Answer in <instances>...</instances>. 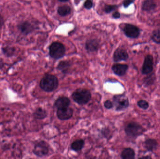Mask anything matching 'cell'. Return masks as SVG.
<instances>
[{"instance_id": "6da1fadb", "label": "cell", "mask_w": 160, "mask_h": 159, "mask_svg": "<svg viewBox=\"0 0 160 159\" xmlns=\"http://www.w3.org/2000/svg\"><path fill=\"white\" fill-rule=\"evenodd\" d=\"M40 87L44 92H52L56 90L59 86L58 78L53 75H45L41 79Z\"/></svg>"}, {"instance_id": "7a4b0ae2", "label": "cell", "mask_w": 160, "mask_h": 159, "mask_svg": "<svg viewBox=\"0 0 160 159\" xmlns=\"http://www.w3.org/2000/svg\"><path fill=\"white\" fill-rule=\"evenodd\" d=\"M72 97L78 104L85 105L91 100V94L88 90L79 88L73 93Z\"/></svg>"}, {"instance_id": "3957f363", "label": "cell", "mask_w": 160, "mask_h": 159, "mask_svg": "<svg viewBox=\"0 0 160 159\" xmlns=\"http://www.w3.org/2000/svg\"><path fill=\"white\" fill-rule=\"evenodd\" d=\"M124 131L128 137L135 138L145 132V129L138 123L131 122L125 126Z\"/></svg>"}, {"instance_id": "277c9868", "label": "cell", "mask_w": 160, "mask_h": 159, "mask_svg": "<svg viewBox=\"0 0 160 159\" xmlns=\"http://www.w3.org/2000/svg\"><path fill=\"white\" fill-rule=\"evenodd\" d=\"M66 52L65 46L62 43L58 42H53L49 47L51 57L55 59H59L64 56Z\"/></svg>"}, {"instance_id": "5b68a950", "label": "cell", "mask_w": 160, "mask_h": 159, "mask_svg": "<svg viewBox=\"0 0 160 159\" xmlns=\"http://www.w3.org/2000/svg\"><path fill=\"white\" fill-rule=\"evenodd\" d=\"M113 104L116 111H124L129 107V101L125 95H116L113 97Z\"/></svg>"}, {"instance_id": "8992f818", "label": "cell", "mask_w": 160, "mask_h": 159, "mask_svg": "<svg viewBox=\"0 0 160 159\" xmlns=\"http://www.w3.org/2000/svg\"><path fill=\"white\" fill-rule=\"evenodd\" d=\"M49 151V145L44 141H40L35 144L33 153L38 157H42L47 155Z\"/></svg>"}, {"instance_id": "52a82bcc", "label": "cell", "mask_w": 160, "mask_h": 159, "mask_svg": "<svg viewBox=\"0 0 160 159\" xmlns=\"http://www.w3.org/2000/svg\"><path fill=\"white\" fill-rule=\"evenodd\" d=\"M123 31L126 37L131 38H136L140 34L139 28L131 24H125L124 27Z\"/></svg>"}, {"instance_id": "ba28073f", "label": "cell", "mask_w": 160, "mask_h": 159, "mask_svg": "<svg viewBox=\"0 0 160 159\" xmlns=\"http://www.w3.org/2000/svg\"><path fill=\"white\" fill-rule=\"evenodd\" d=\"M153 57L151 55H147L145 57L142 67V74L144 75H148L150 74L153 70Z\"/></svg>"}, {"instance_id": "9c48e42d", "label": "cell", "mask_w": 160, "mask_h": 159, "mask_svg": "<svg viewBox=\"0 0 160 159\" xmlns=\"http://www.w3.org/2000/svg\"><path fill=\"white\" fill-rule=\"evenodd\" d=\"M73 113V109L69 106L59 108L57 111V117L61 121L70 119L72 117Z\"/></svg>"}, {"instance_id": "30bf717a", "label": "cell", "mask_w": 160, "mask_h": 159, "mask_svg": "<svg viewBox=\"0 0 160 159\" xmlns=\"http://www.w3.org/2000/svg\"><path fill=\"white\" fill-rule=\"evenodd\" d=\"M129 55L126 50L123 48L117 49L113 54V61L119 62L122 61H126L128 59Z\"/></svg>"}, {"instance_id": "8fae6325", "label": "cell", "mask_w": 160, "mask_h": 159, "mask_svg": "<svg viewBox=\"0 0 160 159\" xmlns=\"http://www.w3.org/2000/svg\"><path fill=\"white\" fill-rule=\"evenodd\" d=\"M128 66L126 64H115L112 66L114 74L119 76H123L126 74Z\"/></svg>"}, {"instance_id": "7c38bea8", "label": "cell", "mask_w": 160, "mask_h": 159, "mask_svg": "<svg viewBox=\"0 0 160 159\" xmlns=\"http://www.w3.org/2000/svg\"><path fill=\"white\" fill-rule=\"evenodd\" d=\"M71 101L69 98L66 97H59L56 100L55 102V106L58 109L63 108V107H68L70 105Z\"/></svg>"}, {"instance_id": "4fadbf2b", "label": "cell", "mask_w": 160, "mask_h": 159, "mask_svg": "<svg viewBox=\"0 0 160 159\" xmlns=\"http://www.w3.org/2000/svg\"><path fill=\"white\" fill-rule=\"evenodd\" d=\"M86 50L89 52L97 51L99 48V43L95 39H90L87 41L85 45Z\"/></svg>"}, {"instance_id": "5bb4252c", "label": "cell", "mask_w": 160, "mask_h": 159, "mask_svg": "<svg viewBox=\"0 0 160 159\" xmlns=\"http://www.w3.org/2000/svg\"><path fill=\"white\" fill-rule=\"evenodd\" d=\"M145 146L149 151L153 152L157 149L158 147V143L154 139H148L145 141Z\"/></svg>"}, {"instance_id": "9a60e30c", "label": "cell", "mask_w": 160, "mask_h": 159, "mask_svg": "<svg viewBox=\"0 0 160 159\" xmlns=\"http://www.w3.org/2000/svg\"><path fill=\"white\" fill-rule=\"evenodd\" d=\"M135 156V151L130 148L124 149L121 154V157L123 159H134Z\"/></svg>"}, {"instance_id": "2e32d148", "label": "cell", "mask_w": 160, "mask_h": 159, "mask_svg": "<svg viewBox=\"0 0 160 159\" xmlns=\"http://www.w3.org/2000/svg\"><path fill=\"white\" fill-rule=\"evenodd\" d=\"M156 7V4L153 0H145L142 5V9L144 11H149L154 10Z\"/></svg>"}, {"instance_id": "e0dca14e", "label": "cell", "mask_w": 160, "mask_h": 159, "mask_svg": "<svg viewBox=\"0 0 160 159\" xmlns=\"http://www.w3.org/2000/svg\"><path fill=\"white\" fill-rule=\"evenodd\" d=\"M19 29L23 33L28 34L33 30V26L30 22H25L20 24Z\"/></svg>"}, {"instance_id": "ac0fdd59", "label": "cell", "mask_w": 160, "mask_h": 159, "mask_svg": "<svg viewBox=\"0 0 160 159\" xmlns=\"http://www.w3.org/2000/svg\"><path fill=\"white\" fill-rule=\"evenodd\" d=\"M33 116L34 118L38 120H43L45 119L47 116V112L43 108H39L36 109L33 113Z\"/></svg>"}, {"instance_id": "d6986e66", "label": "cell", "mask_w": 160, "mask_h": 159, "mask_svg": "<svg viewBox=\"0 0 160 159\" xmlns=\"http://www.w3.org/2000/svg\"><path fill=\"white\" fill-rule=\"evenodd\" d=\"M70 66V63L69 61H62L58 64L57 68L63 74H66Z\"/></svg>"}, {"instance_id": "ffe728a7", "label": "cell", "mask_w": 160, "mask_h": 159, "mask_svg": "<svg viewBox=\"0 0 160 159\" xmlns=\"http://www.w3.org/2000/svg\"><path fill=\"white\" fill-rule=\"evenodd\" d=\"M84 141L83 140H78L72 143L71 148L74 151L78 152L81 150L84 146Z\"/></svg>"}, {"instance_id": "44dd1931", "label": "cell", "mask_w": 160, "mask_h": 159, "mask_svg": "<svg viewBox=\"0 0 160 159\" xmlns=\"http://www.w3.org/2000/svg\"><path fill=\"white\" fill-rule=\"evenodd\" d=\"M71 10L70 7L68 5L60 6L58 8V13L61 17H65L71 13Z\"/></svg>"}, {"instance_id": "7402d4cb", "label": "cell", "mask_w": 160, "mask_h": 159, "mask_svg": "<svg viewBox=\"0 0 160 159\" xmlns=\"http://www.w3.org/2000/svg\"><path fill=\"white\" fill-rule=\"evenodd\" d=\"M151 38L155 43L160 44V29H157L153 32Z\"/></svg>"}, {"instance_id": "603a6c76", "label": "cell", "mask_w": 160, "mask_h": 159, "mask_svg": "<svg viewBox=\"0 0 160 159\" xmlns=\"http://www.w3.org/2000/svg\"><path fill=\"white\" fill-rule=\"evenodd\" d=\"M137 105L140 108L143 109V110H147L148 109L149 106V102L145 100H140L137 102Z\"/></svg>"}, {"instance_id": "cb8c5ba5", "label": "cell", "mask_w": 160, "mask_h": 159, "mask_svg": "<svg viewBox=\"0 0 160 159\" xmlns=\"http://www.w3.org/2000/svg\"><path fill=\"white\" fill-rule=\"evenodd\" d=\"M116 5H106L104 8V11L106 13H110L118 8Z\"/></svg>"}, {"instance_id": "d4e9b609", "label": "cell", "mask_w": 160, "mask_h": 159, "mask_svg": "<svg viewBox=\"0 0 160 159\" xmlns=\"http://www.w3.org/2000/svg\"><path fill=\"white\" fill-rule=\"evenodd\" d=\"M93 6V0H86L84 2V6L85 9L91 10Z\"/></svg>"}, {"instance_id": "484cf974", "label": "cell", "mask_w": 160, "mask_h": 159, "mask_svg": "<svg viewBox=\"0 0 160 159\" xmlns=\"http://www.w3.org/2000/svg\"><path fill=\"white\" fill-rule=\"evenodd\" d=\"M104 106L106 109H112L113 107V103L110 100H106L104 103Z\"/></svg>"}, {"instance_id": "4316f807", "label": "cell", "mask_w": 160, "mask_h": 159, "mask_svg": "<svg viewBox=\"0 0 160 159\" xmlns=\"http://www.w3.org/2000/svg\"><path fill=\"white\" fill-rule=\"evenodd\" d=\"M135 0H124L123 5L124 8H127L132 3L134 2Z\"/></svg>"}, {"instance_id": "83f0119b", "label": "cell", "mask_w": 160, "mask_h": 159, "mask_svg": "<svg viewBox=\"0 0 160 159\" xmlns=\"http://www.w3.org/2000/svg\"><path fill=\"white\" fill-rule=\"evenodd\" d=\"M112 17L115 19H118L120 17V14L119 12H115L112 14Z\"/></svg>"}, {"instance_id": "f1b7e54d", "label": "cell", "mask_w": 160, "mask_h": 159, "mask_svg": "<svg viewBox=\"0 0 160 159\" xmlns=\"http://www.w3.org/2000/svg\"><path fill=\"white\" fill-rule=\"evenodd\" d=\"M3 20L2 17L0 16V27H1L3 25Z\"/></svg>"}, {"instance_id": "f546056e", "label": "cell", "mask_w": 160, "mask_h": 159, "mask_svg": "<svg viewBox=\"0 0 160 159\" xmlns=\"http://www.w3.org/2000/svg\"><path fill=\"white\" fill-rule=\"evenodd\" d=\"M3 66V63L2 61H0V69L2 68Z\"/></svg>"}, {"instance_id": "4dcf8cb0", "label": "cell", "mask_w": 160, "mask_h": 159, "mask_svg": "<svg viewBox=\"0 0 160 159\" xmlns=\"http://www.w3.org/2000/svg\"><path fill=\"white\" fill-rule=\"evenodd\" d=\"M141 159H143V158H144V159H151V158L150 157H149V156H145V157H141Z\"/></svg>"}, {"instance_id": "1f68e13d", "label": "cell", "mask_w": 160, "mask_h": 159, "mask_svg": "<svg viewBox=\"0 0 160 159\" xmlns=\"http://www.w3.org/2000/svg\"><path fill=\"white\" fill-rule=\"evenodd\" d=\"M59 1L61 2H67L69 1V0H59Z\"/></svg>"}]
</instances>
